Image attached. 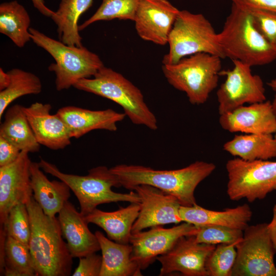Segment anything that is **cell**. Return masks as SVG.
<instances>
[{
	"mask_svg": "<svg viewBox=\"0 0 276 276\" xmlns=\"http://www.w3.org/2000/svg\"><path fill=\"white\" fill-rule=\"evenodd\" d=\"M213 163L196 161L176 170H159L140 165L121 164L110 168L117 175L122 187L132 190L147 185L175 197L181 206L196 204L194 195L197 186L216 169Z\"/></svg>",
	"mask_w": 276,
	"mask_h": 276,
	"instance_id": "cell-1",
	"label": "cell"
},
{
	"mask_svg": "<svg viewBox=\"0 0 276 276\" xmlns=\"http://www.w3.org/2000/svg\"><path fill=\"white\" fill-rule=\"evenodd\" d=\"M26 205L31 223L29 247L37 276L70 275L73 258L58 218L45 215L33 197Z\"/></svg>",
	"mask_w": 276,
	"mask_h": 276,
	"instance_id": "cell-2",
	"label": "cell"
},
{
	"mask_svg": "<svg viewBox=\"0 0 276 276\" xmlns=\"http://www.w3.org/2000/svg\"><path fill=\"white\" fill-rule=\"evenodd\" d=\"M218 38L225 58L232 60L252 67L276 60V51L258 30L251 13L235 4H232Z\"/></svg>",
	"mask_w": 276,
	"mask_h": 276,
	"instance_id": "cell-3",
	"label": "cell"
},
{
	"mask_svg": "<svg viewBox=\"0 0 276 276\" xmlns=\"http://www.w3.org/2000/svg\"><path fill=\"white\" fill-rule=\"evenodd\" d=\"M41 169L64 182L77 197L81 214L84 216L102 204L119 201L140 203L141 199L133 190L128 193L113 191L112 187L121 186L117 175L106 166L90 169L85 175L67 174L56 165L41 158L38 163Z\"/></svg>",
	"mask_w": 276,
	"mask_h": 276,
	"instance_id": "cell-4",
	"label": "cell"
},
{
	"mask_svg": "<svg viewBox=\"0 0 276 276\" xmlns=\"http://www.w3.org/2000/svg\"><path fill=\"white\" fill-rule=\"evenodd\" d=\"M74 87L117 103L134 124L144 125L153 130L158 128L156 118L145 102L140 89L111 68L103 66L93 78L81 79Z\"/></svg>",
	"mask_w": 276,
	"mask_h": 276,
	"instance_id": "cell-5",
	"label": "cell"
},
{
	"mask_svg": "<svg viewBox=\"0 0 276 276\" xmlns=\"http://www.w3.org/2000/svg\"><path fill=\"white\" fill-rule=\"evenodd\" d=\"M222 59L216 55L199 53L184 57L174 64H163L168 83L184 92L193 105L205 103L217 87Z\"/></svg>",
	"mask_w": 276,
	"mask_h": 276,
	"instance_id": "cell-6",
	"label": "cell"
},
{
	"mask_svg": "<svg viewBox=\"0 0 276 276\" xmlns=\"http://www.w3.org/2000/svg\"><path fill=\"white\" fill-rule=\"evenodd\" d=\"M29 31L33 42L49 53L55 61L48 69L56 76L58 91L69 89L79 80L93 77L104 66L98 55L83 46L67 45L33 28H30Z\"/></svg>",
	"mask_w": 276,
	"mask_h": 276,
	"instance_id": "cell-7",
	"label": "cell"
},
{
	"mask_svg": "<svg viewBox=\"0 0 276 276\" xmlns=\"http://www.w3.org/2000/svg\"><path fill=\"white\" fill-rule=\"evenodd\" d=\"M169 51L163 64H174L181 59L199 53L225 58L220 45L218 33L202 14L179 10L169 34Z\"/></svg>",
	"mask_w": 276,
	"mask_h": 276,
	"instance_id": "cell-8",
	"label": "cell"
},
{
	"mask_svg": "<svg viewBox=\"0 0 276 276\" xmlns=\"http://www.w3.org/2000/svg\"><path fill=\"white\" fill-rule=\"evenodd\" d=\"M227 194L233 201L246 199L252 202L276 191V161H246L238 157L226 164Z\"/></svg>",
	"mask_w": 276,
	"mask_h": 276,
	"instance_id": "cell-9",
	"label": "cell"
},
{
	"mask_svg": "<svg viewBox=\"0 0 276 276\" xmlns=\"http://www.w3.org/2000/svg\"><path fill=\"white\" fill-rule=\"evenodd\" d=\"M268 223L248 225L236 245V258L232 276H276V254Z\"/></svg>",
	"mask_w": 276,
	"mask_h": 276,
	"instance_id": "cell-10",
	"label": "cell"
},
{
	"mask_svg": "<svg viewBox=\"0 0 276 276\" xmlns=\"http://www.w3.org/2000/svg\"><path fill=\"white\" fill-rule=\"evenodd\" d=\"M232 69L221 70L220 76L225 80L217 91L220 115L244 105L266 100L265 89L261 77L253 74L251 66L241 61L232 60Z\"/></svg>",
	"mask_w": 276,
	"mask_h": 276,
	"instance_id": "cell-11",
	"label": "cell"
},
{
	"mask_svg": "<svg viewBox=\"0 0 276 276\" xmlns=\"http://www.w3.org/2000/svg\"><path fill=\"white\" fill-rule=\"evenodd\" d=\"M198 229V226L183 222L171 228L158 225L132 233L129 240L132 246L131 259L144 270L159 256L168 251L179 238L195 235Z\"/></svg>",
	"mask_w": 276,
	"mask_h": 276,
	"instance_id": "cell-12",
	"label": "cell"
},
{
	"mask_svg": "<svg viewBox=\"0 0 276 276\" xmlns=\"http://www.w3.org/2000/svg\"><path fill=\"white\" fill-rule=\"evenodd\" d=\"M141 199L139 216L133 224L131 233L153 226L182 222L180 204L174 196L147 185L135 186L133 190Z\"/></svg>",
	"mask_w": 276,
	"mask_h": 276,
	"instance_id": "cell-13",
	"label": "cell"
},
{
	"mask_svg": "<svg viewBox=\"0 0 276 276\" xmlns=\"http://www.w3.org/2000/svg\"><path fill=\"white\" fill-rule=\"evenodd\" d=\"M215 247L197 242L195 235L181 237L168 251L157 258L161 264L159 275L179 272L185 276H207L205 262Z\"/></svg>",
	"mask_w": 276,
	"mask_h": 276,
	"instance_id": "cell-14",
	"label": "cell"
},
{
	"mask_svg": "<svg viewBox=\"0 0 276 276\" xmlns=\"http://www.w3.org/2000/svg\"><path fill=\"white\" fill-rule=\"evenodd\" d=\"M29 152L21 151L13 163L0 167V224L14 206L26 204L33 197Z\"/></svg>",
	"mask_w": 276,
	"mask_h": 276,
	"instance_id": "cell-15",
	"label": "cell"
},
{
	"mask_svg": "<svg viewBox=\"0 0 276 276\" xmlns=\"http://www.w3.org/2000/svg\"><path fill=\"white\" fill-rule=\"evenodd\" d=\"M179 11L168 0H141L133 21L142 39L164 45Z\"/></svg>",
	"mask_w": 276,
	"mask_h": 276,
	"instance_id": "cell-16",
	"label": "cell"
},
{
	"mask_svg": "<svg viewBox=\"0 0 276 276\" xmlns=\"http://www.w3.org/2000/svg\"><path fill=\"white\" fill-rule=\"evenodd\" d=\"M221 127L230 132L273 134L276 132V113L270 101L240 106L220 115Z\"/></svg>",
	"mask_w": 276,
	"mask_h": 276,
	"instance_id": "cell-17",
	"label": "cell"
},
{
	"mask_svg": "<svg viewBox=\"0 0 276 276\" xmlns=\"http://www.w3.org/2000/svg\"><path fill=\"white\" fill-rule=\"evenodd\" d=\"M51 104L38 102L24 106L39 144L53 150L63 149L71 144L72 137L65 122L57 112L51 113Z\"/></svg>",
	"mask_w": 276,
	"mask_h": 276,
	"instance_id": "cell-18",
	"label": "cell"
},
{
	"mask_svg": "<svg viewBox=\"0 0 276 276\" xmlns=\"http://www.w3.org/2000/svg\"><path fill=\"white\" fill-rule=\"evenodd\" d=\"M63 237L72 257L80 258L100 250L97 237L92 233L83 216L67 201L58 213Z\"/></svg>",
	"mask_w": 276,
	"mask_h": 276,
	"instance_id": "cell-19",
	"label": "cell"
},
{
	"mask_svg": "<svg viewBox=\"0 0 276 276\" xmlns=\"http://www.w3.org/2000/svg\"><path fill=\"white\" fill-rule=\"evenodd\" d=\"M57 113L67 125L72 137L75 139L94 130L115 131L117 124L126 116L110 108L93 110L74 106L63 107Z\"/></svg>",
	"mask_w": 276,
	"mask_h": 276,
	"instance_id": "cell-20",
	"label": "cell"
},
{
	"mask_svg": "<svg viewBox=\"0 0 276 276\" xmlns=\"http://www.w3.org/2000/svg\"><path fill=\"white\" fill-rule=\"evenodd\" d=\"M180 215L182 222L197 226L219 225L244 231L249 225L252 212L246 203L221 211L206 209L196 203L191 206L181 205Z\"/></svg>",
	"mask_w": 276,
	"mask_h": 276,
	"instance_id": "cell-21",
	"label": "cell"
},
{
	"mask_svg": "<svg viewBox=\"0 0 276 276\" xmlns=\"http://www.w3.org/2000/svg\"><path fill=\"white\" fill-rule=\"evenodd\" d=\"M30 175L34 199L45 215L55 217L68 201L70 187L60 180H50L37 162H31Z\"/></svg>",
	"mask_w": 276,
	"mask_h": 276,
	"instance_id": "cell-22",
	"label": "cell"
},
{
	"mask_svg": "<svg viewBox=\"0 0 276 276\" xmlns=\"http://www.w3.org/2000/svg\"><path fill=\"white\" fill-rule=\"evenodd\" d=\"M140 210V203L132 202L127 207L113 212H105L97 208L83 216L86 222L102 228L107 237L118 243L129 244L133 223Z\"/></svg>",
	"mask_w": 276,
	"mask_h": 276,
	"instance_id": "cell-23",
	"label": "cell"
},
{
	"mask_svg": "<svg viewBox=\"0 0 276 276\" xmlns=\"http://www.w3.org/2000/svg\"><path fill=\"white\" fill-rule=\"evenodd\" d=\"M102 252L100 276H141V269L131 259L132 246L117 243L100 231L95 233Z\"/></svg>",
	"mask_w": 276,
	"mask_h": 276,
	"instance_id": "cell-24",
	"label": "cell"
},
{
	"mask_svg": "<svg viewBox=\"0 0 276 276\" xmlns=\"http://www.w3.org/2000/svg\"><path fill=\"white\" fill-rule=\"evenodd\" d=\"M223 147L232 156L246 161L269 160L276 157V139L272 134L235 135Z\"/></svg>",
	"mask_w": 276,
	"mask_h": 276,
	"instance_id": "cell-25",
	"label": "cell"
},
{
	"mask_svg": "<svg viewBox=\"0 0 276 276\" xmlns=\"http://www.w3.org/2000/svg\"><path fill=\"white\" fill-rule=\"evenodd\" d=\"M0 136L29 153L37 152L40 145L37 142L24 106L15 104L8 108L0 126Z\"/></svg>",
	"mask_w": 276,
	"mask_h": 276,
	"instance_id": "cell-26",
	"label": "cell"
},
{
	"mask_svg": "<svg viewBox=\"0 0 276 276\" xmlns=\"http://www.w3.org/2000/svg\"><path fill=\"white\" fill-rule=\"evenodd\" d=\"M94 0H61L58 9L51 17L57 26L61 41L71 46L82 47L78 20L92 6Z\"/></svg>",
	"mask_w": 276,
	"mask_h": 276,
	"instance_id": "cell-27",
	"label": "cell"
},
{
	"mask_svg": "<svg viewBox=\"0 0 276 276\" xmlns=\"http://www.w3.org/2000/svg\"><path fill=\"white\" fill-rule=\"evenodd\" d=\"M31 19L25 8L16 1L0 5V32L8 37L19 48L31 39Z\"/></svg>",
	"mask_w": 276,
	"mask_h": 276,
	"instance_id": "cell-28",
	"label": "cell"
},
{
	"mask_svg": "<svg viewBox=\"0 0 276 276\" xmlns=\"http://www.w3.org/2000/svg\"><path fill=\"white\" fill-rule=\"evenodd\" d=\"M7 72L10 82L6 88L0 91V119L14 100L25 95L39 94L42 90L40 79L34 74L17 68Z\"/></svg>",
	"mask_w": 276,
	"mask_h": 276,
	"instance_id": "cell-29",
	"label": "cell"
},
{
	"mask_svg": "<svg viewBox=\"0 0 276 276\" xmlns=\"http://www.w3.org/2000/svg\"><path fill=\"white\" fill-rule=\"evenodd\" d=\"M4 275L37 276L29 247L7 236Z\"/></svg>",
	"mask_w": 276,
	"mask_h": 276,
	"instance_id": "cell-30",
	"label": "cell"
},
{
	"mask_svg": "<svg viewBox=\"0 0 276 276\" xmlns=\"http://www.w3.org/2000/svg\"><path fill=\"white\" fill-rule=\"evenodd\" d=\"M141 0H102L95 13L79 26L82 31L90 25L101 20L115 19L133 21Z\"/></svg>",
	"mask_w": 276,
	"mask_h": 276,
	"instance_id": "cell-31",
	"label": "cell"
},
{
	"mask_svg": "<svg viewBox=\"0 0 276 276\" xmlns=\"http://www.w3.org/2000/svg\"><path fill=\"white\" fill-rule=\"evenodd\" d=\"M234 244H219L208 257L205 267L207 276H232L236 258Z\"/></svg>",
	"mask_w": 276,
	"mask_h": 276,
	"instance_id": "cell-32",
	"label": "cell"
},
{
	"mask_svg": "<svg viewBox=\"0 0 276 276\" xmlns=\"http://www.w3.org/2000/svg\"><path fill=\"white\" fill-rule=\"evenodd\" d=\"M7 236L29 246L31 223L26 204H19L10 211L6 222L1 224Z\"/></svg>",
	"mask_w": 276,
	"mask_h": 276,
	"instance_id": "cell-33",
	"label": "cell"
},
{
	"mask_svg": "<svg viewBox=\"0 0 276 276\" xmlns=\"http://www.w3.org/2000/svg\"><path fill=\"white\" fill-rule=\"evenodd\" d=\"M195 235L197 242L208 244H236L241 240L243 231L219 225H206L198 226Z\"/></svg>",
	"mask_w": 276,
	"mask_h": 276,
	"instance_id": "cell-34",
	"label": "cell"
},
{
	"mask_svg": "<svg viewBox=\"0 0 276 276\" xmlns=\"http://www.w3.org/2000/svg\"><path fill=\"white\" fill-rule=\"evenodd\" d=\"M248 11L259 32L276 51V12L260 10Z\"/></svg>",
	"mask_w": 276,
	"mask_h": 276,
	"instance_id": "cell-35",
	"label": "cell"
},
{
	"mask_svg": "<svg viewBox=\"0 0 276 276\" xmlns=\"http://www.w3.org/2000/svg\"><path fill=\"white\" fill-rule=\"evenodd\" d=\"M79 259V264L74 270L73 276H100L102 263V256L94 252Z\"/></svg>",
	"mask_w": 276,
	"mask_h": 276,
	"instance_id": "cell-36",
	"label": "cell"
},
{
	"mask_svg": "<svg viewBox=\"0 0 276 276\" xmlns=\"http://www.w3.org/2000/svg\"><path fill=\"white\" fill-rule=\"evenodd\" d=\"M21 151L14 144L0 136V167L14 162L19 156Z\"/></svg>",
	"mask_w": 276,
	"mask_h": 276,
	"instance_id": "cell-37",
	"label": "cell"
},
{
	"mask_svg": "<svg viewBox=\"0 0 276 276\" xmlns=\"http://www.w3.org/2000/svg\"><path fill=\"white\" fill-rule=\"evenodd\" d=\"M232 4L248 10L276 12V0H231Z\"/></svg>",
	"mask_w": 276,
	"mask_h": 276,
	"instance_id": "cell-38",
	"label": "cell"
},
{
	"mask_svg": "<svg viewBox=\"0 0 276 276\" xmlns=\"http://www.w3.org/2000/svg\"><path fill=\"white\" fill-rule=\"evenodd\" d=\"M268 233L276 252V204L272 209V218L267 225Z\"/></svg>",
	"mask_w": 276,
	"mask_h": 276,
	"instance_id": "cell-39",
	"label": "cell"
},
{
	"mask_svg": "<svg viewBox=\"0 0 276 276\" xmlns=\"http://www.w3.org/2000/svg\"><path fill=\"white\" fill-rule=\"evenodd\" d=\"M34 7L42 15L51 17L55 11H52L47 7L44 0H31Z\"/></svg>",
	"mask_w": 276,
	"mask_h": 276,
	"instance_id": "cell-40",
	"label": "cell"
},
{
	"mask_svg": "<svg viewBox=\"0 0 276 276\" xmlns=\"http://www.w3.org/2000/svg\"><path fill=\"white\" fill-rule=\"evenodd\" d=\"M10 82V77L8 72L0 68V91L6 88Z\"/></svg>",
	"mask_w": 276,
	"mask_h": 276,
	"instance_id": "cell-41",
	"label": "cell"
},
{
	"mask_svg": "<svg viewBox=\"0 0 276 276\" xmlns=\"http://www.w3.org/2000/svg\"><path fill=\"white\" fill-rule=\"evenodd\" d=\"M268 85L275 93L272 103L273 110L276 113V78L271 80L268 83Z\"/></svg>",
	"mask_w": 276,
	"mask_h": 276,
	"instance_id": "cell-42",
	"label": "cell"
},
{
	"mask_svg": "<svg viewBox=\"0 0 276 276\" xmlns=\"http://www.w3.org/2000/svg\"><path fill=\"white\" fill-rule=\"evenodd\" d=\"M274 137L276 139V132L274 133Z\"/></svg>",
	"mask_w": 276,
	"mask_h": 276,
	"instance_id": "cell-43",
	"label": "cell"
}]
</instances>
